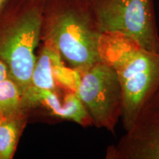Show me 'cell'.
<instances>
[{"mask_svg": "<svg viewBox=\"0 0 159 159\" xmlns=\"http://www.w3.org/2000/svg\"><path fill=\"white\" fill-rule=\"evenodd\" d=\"M99 54L116 71L123 95L121 119L125 132L159 90V52L147 50L119 33H102Z\"/></svg>", "mask_w": 159, "mask_h": 159, "instance_id": "cell-1", "label": "cell"}, {"mask_svg": "<svg viewBox=\"0 0 159 159\" xmlns=\"http://www.w3.org/2000/svg\"><path fill=\"white\" fill-rule=\"evenodd\" d=\"M102 35L88 0H45L41 39L54 46L70 68L82 74L102 61Z\"/></svg>", "mask_w": 159, "mask_h": 159, "instance_id": "cell-2", "label": "cell"}, {"mask_svg": "<svg viewBox=\"0 0 159 159\" xmlns=\"http://www.w3.org/2000/svg\"><path fill=\"white\" fill-rule=\"evenodd\" d=\"M45 0H12L0 16V61L21 93L30 86Z\"/></svg>", "mask_w": 159, "mask_h": 159, "instance_id": "cell-3", "label": "cell"}, {"mask_svg": "<svg viewBox=\"0 0 159 159\" xmlns=\"http://www.w3.org/2000/svg\"><path fill=\"white\" fill-rule=\"evenodd\" d=\"M102 33H119L159 52L153 0H88Z\"/></svg>", "mask_w": 159, "mask_h": 159, "instance_id": "cell-4", "label": "cell"}, {"mask_svg": "<svg viewBox=\"0 0 159 159\" xmlns=\"http://www.w3.org/2000/svg\"><path fill=\"white\" fill-rule=\"evenodd\" d=\"M77 94L90 116L92 124L114 134L123 110V95L116 71L99 61L81 74Z\"/></svg>", "mask_w": 159, "mask_h": 159, "instance_id": "cell-5", "label": "cell"}, {"mask_svg": "<svg viewBox=\"0 0 159 159\" xmlns=\"http://www.w3.org/2000/svg\"><path fill=\"white\" fill-rule=\"evenodd\" d=\"M107 159H159V108H147L132 128L107 148Z\"/></svg>", "mask_w": 159, "mask_h": 159, "instance_id": "cell-6", "label": "cell"}, {"mask_svg": "<svg viewBox=\"0 0 159 159\" xmlns=\"http://www.w3.org/2000/svg\"><path fill=\"white\" fill-rule=\"evenodd\" d=\"M42 105L51 115L63 120L71 121L83 127L92 125V121L77 93L67 91L63 98L57 91L30 86L22 94L24 111Z\"/></svg>", "mask_w": 159, "mask_h": 159, "instance_id": "cell-7", "label": "cell"}, {"mask_svg": "<svg viewBox=\"0 0 159 159\" xmlns=\"http://www.w3.org/2000/svg\"><path fill=\"white\" fill-rule=\"evenodd\" d=\"M41 52L36 58L31 77L30 86L36 89L57 91L54 77L55 66L63 61L57 49L50 42L43 41Z\"/></svg>", "mask_w": 159, "mask_h": 159, "instance_id": "cell-8", "label": "cell"}, {"mask_svg": "<svg viewBox=\"0 0 159 159\" xmlns=\"http://www.w3.org/2000/svg\"><path fill=\"white\" fill-rule=\"evenodd\" d=\"M23 113L22 93L16 83L7 77L0 82V116L14 117Z\"/></svg>", "mask_w": 159, "mask_h": 159, "instance_id": "cell-9", "label": "cell"}, {"mask_svg": "<svg viewBox=\"0 0 159 159\" xmlns=\"http://www.w3.org/2000/svg\"><path fill=\"white\" fill-rule=\"evenodd\" d=\"M23 115L2 119L0 122V159L13 158L23 127Z\"/></svg>", "mask_w": 159, "mask_h": 159, "instance_id": "cell-10", "label": "cell"}, {"mask_svg": "<svg viewBox=\"0 0 159 159\" xmlns=\"http://www.w3.org/2000/svg\"><path fill=\"white\" fill-rule=\"evenodd\" d=\"M54 77L57 84L65 90L77 92L81 80L80 71L68 66L64 61H61L55 66Z\"/></svg>", "mask_w": 159, "mask_h": 159, "instance_id": "cell-11", "label": "cell"}, {"mask_svg": "<svg viewBox=\"0 0 159 159\" xmlns=\"http://www.w3.org/2000/svg\"><path fill=\"white\" fill-rule=\"evenodd\" d=\"M9 77V70L7 65L3 61H0V82Z\"/></svg>", "mask_w": 159, "mask_h": 159, "instance_id": "cell-12", "label": "cell"}, {"mask_svg": "<svg viewBox=\"0 0 159 159\" xmlns=\"http://www.w3.org/2000/svg\"><path fill=\"white\" fill-rule=\"evenodd\" d=\"M147 108H159V90L151 99L150 102L149 103L146 109Z\"/></svg>", "mask_w": 159, "mask_h": 159, "instance_id": "cell-13", "label": "cell"}, {"mask_svg": "<svg viewBox=\"0 0 159 159\" xmlns=\"http://www.w3.org/2000/svg\"><path fill=\"white\" fill-rule=\"evenodd\" d=\"M12 0H0V16L7 8L9 4L11 2Z\"/></svg>", "mask_w": 159, "mask_h": 159, "instance_id": "cell-14", "label": "cell"}, {"mask_svg": "<svg viewBox=\"0 0 159 159\" xmlns=\"http://www.w3.org/2000/svg\"><path fill=\"white\" fill-rule=\"evenodd\" d=\"M2 116H0V122H1V121H2Z\"/></svg>", "mask_w": 159, "mask_h": 159, "instance_id": "cell-15", "label": "cell"}]
</instances>
